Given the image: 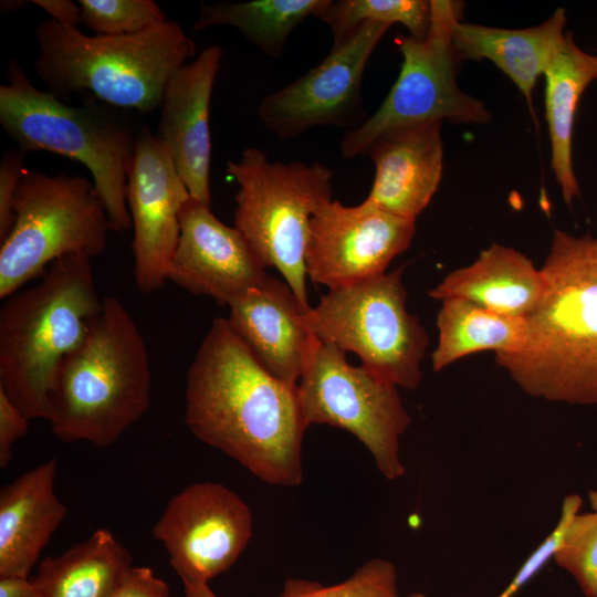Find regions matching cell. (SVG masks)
<instances>
[{
  "instance_id": "cell-1",
  "label": "cell",
  "mask_w": 597,
  "mask_h": 597,
  "mask_svg": "<svg viewBox=\"0 0 597 597\" xmlns=\"http://www.w3.org/2000/svg\"><path fill=\"white\" fill-rule=\"evenodd\" d=\"M185 422L195 437L265 483H302L308 427L297 385L270 374L227 318L212 322L189 366Z\"/></svg>"
},
{
  "instance_id": "cell-2",
  "label": "cell",
  "mask_w": 597,
  "mask_h": 597,
  "mask_svg": "<svg viewBox=\"0 0 597 597\" xmlns=\"http://www.w3.org/2000/svg\"><path fill=\"white\" fill-rule=\"evenodd\" d=\"M544 294L524 318L526 338L495 362L527 396L597 405V238L555 230Z\"/></svg>"
},
{
  "instance_id": "cell-3",
  "label": "cell",
  "mask_w": 597,
  "mask_h": 597,
  "mask_svg": "<svg viewBox=\"0 0 597 597\" xmlns=\"http://www.w3.org/2000/svg\"><path fill=\"white\" fill-rule=\"evenodd\" d=\"M150 389L146 342L125 305L106 296L86 339L55 375L46 421L64 442L105 448L146 413Z\"/></svg>"
},
{
  "instance_id": "cell-4",
  "label": "cell",
  "mask_w": 597,
  "mask_h": 597,
  "mask_svg": "<svg viewBox=\"0 0 597 597\" xmlns=\"http://www.w3.org/2000/svg\"><path fill=\"white\" fill-rule=\"evenodd\" d=\"M103 308L92 259L67 255L0 311V389L29 418L46 420L62 362L86 339Z\"/></svg>"
},
{
  "instance_id": "cell-5",
  "label": "cell",
  "mask_w": 597,
  "mask_h": 597,
  "mask_svg": "<svg viewBox=\"0 0 597 597\" xmlns=\"http://www.w3.org/2000/svg\"><path fill=\"white\" fill-rule=\"evenodd\" d=\"M34 67L48 92L85 94L124 111L159 109L172 75L196 54V44L172 20L132 35H87L44 20L35 30Z\"/></svg>"
},
{
  "instance_id": "cell-6",
  "label": "cell",
  "mask_w": 597,
  "mask_h": 597,
  "mask_svg": "<svg viewBox=\"0 0 597 597\" xmlns=\"http://www.w3.org/2000/svg\"><path fill=\"white\" fill-rule=\"evenodd\" d=\"M124 109L90 98L71 106L35 87L15 60L0 86V125L25 155L45 150L87 168L111 230L133 228L127 206V168L139 128Z\"/></svg>"
},
{
  "instance_id": "cell-7",
  "label": "cell",
  "mask_w": 597,
  "mask_h": 597,
  "mask_svg": "<svg viewBox=\"0 0 597 597\" xmlns=\"http://www.w3.org/2000/svg\"><path fill=\"white\" fill-rule=\"evenodd\" d=\"M238 184L234 227L262 263L276 269L308 312L305 251L310 221L332 200L333 171L320 163L270 161L259 148H245L227 163Z\"/></svg>"
},
{
  "instance_id": "cell-8",
  "label": "cell",
  "mask_w": 597,
  "mask_h": 597,
  "mask_svg": "<svg viewBox=\"0 0 597 597\" xmlns=\"http://www.w3.org/2000/svg\"><path fill=\"white\" fill-rule=\"evenodd\" d=\"M14 211L13 228L0 247V298L17 293L59 259H93L107 247L108 216L84 177L24 168Z\"/></svg>"
},
{
  "instance_id": "cell-9",
  "label": "cell",
  "mask_w": 597,
  "mask_h": 597,
  "mask_svg": "<svg viewBox=\"0 0 597 597\" xmlns=\"http://www.w3.org/2000/svg\"><path fill=\"white\" fill-rule=\"evenodd\" d=\"M428 35L415 39L399 34L395 43L402 56L399 75L378 109L341 142L344 158L366 155L380 136L429 122L485 124L491 113L485 104L464 93L457 82L461 61L453 30L462 19L463 2L432 0Z\"/></svg>"
},
{
  "instance_id": "cell-10",
  "label": "cell",
  "mask_w": 597,
  "mask_h": 597,
  "mask_svg": "<svg viewBox=\"0 0 597 597\" xmlns=\"http://www.w3.org/2000/svg\"><path fill=\"white\" fill-rule=\"evenodd\" d=\"M405 266L329 290L305 313L323 343L353 352L362 365L397 387L416 389L428 335L406 307Z\"/></svg>"
},
{
  "instance_id": "cell-11",
  "label": "cell",
  "mask_w": 597,
  "mask_h": 597,
  "mask_svg": "<svg viewBox=\"0 0 597 597\" xmlns=\"http://www.w3.org/2000/svg\"><path fill=\"white\" fill-rule=\"evenodd\" d=\"M303 418L353 433L371 453L389 481L401 478L405 465L399 441L411 425L398 387L366 367L350 365L345 352L321 342L297 383Z\"/></svg>"
},
{
  "instance_id": "cell-12",
  "label": "cell",
  "mask_w": 597,
  "mask_h": 597,
  "mask_svg": "<svg viewBox=\"0 0 597 597\" xmlns=\"http://www.w3.org/2000/svg\"><path fill=\"white\" fill-rule=\"evenodd\" d=\"M389 28L364 22L333 42L320 64L260 102V122L283 140L317 126H359L364 71Z\"/></svg>"
},
{
  "instance_id": "cell-13",
  "label": "cell",
  "mask_w": 597,
  "mask_h": 597,
  "mask_svg": "<svg viewBox=\"0 0 597 597\" xmlns=\"http://www.w3.org/2000/svg\"><path fill=\"white\" fill-rule=\"evenodd\" d=\"M252 534L249 506L214 482L193 483L172 496L153 527L184 586L208 584L228 570Z\"/></svg>"
},
{
  "instance_id": "cell-14",
  "label": "cell",
  "mask_w": 597,
  "mask_h": 597,
  "mask_svg": "<svg viewBox=\"0 0 597 597\" xmlns=\"http://www.w3.org/2000/svg\"><path fill=\"white\" fill-rule=\"evenodd\" d=\"M415 231L416 220L394 216L365 201L345 206L332 199L310 221L306 275L333 290L384 274L390 262L409 248Z\"/></svg>"
},
{
  "instance_id": "cell-15",
  "label": "cell",
  "mask_w": 597,
  "mask_h": 597,
  "mask_svg": "<svg viewBox=\"0 0 597 597\" xmlns=\"http://www.w3.org/2000/svg\"><path fill=\"white\" fill-rule=\"evenodd\" d=\"M127 206L134 230V277L151 293L167 281L179 238V214L190 193L167 147L156 134L139 128L127 168Z\"/></svg>"
},
{
  "instance_id": "cell-16",
  "label": "cell",
  "mask_w": 597,
  "mask_h": 597,
  "mask_svg": "<svg viewBox=\"0 0 597 597\" xmlns=\"http://www.w3.org/2000/svg\"><path fill=\"white\" fill-rule=\"evenodd\" d=\"M265 269L241 232L221 222L210 206L191 197L184 203L168 281L228 305L264 282L269 276Z\"/></svg>"
},
{
  "instance_id": "cell-17",
  "label": "cell",
  "mask_w": 597,
  "mask_h": 597,
  "mask_svg": "<svg viewBox=\"0 0 597 597\" xmlns=\"http://www.w3.org/2000/svg\"><path fill=\"white\" fill-rule=\"evenodd\" d=\"M231 328L275 378L296 386L321 341L285 281L272 276L228 304Z\"/></svg>"
},
{
  "instance_id": "cell-18",
  "label": "cell",
  "mask_w": 597,
  "mask_h": 597,
  "mask_svg": "<svg viewBox=\"0 0 597 597\" xmlns=\"http://www.w3.org/2000/svg\"><path fill=\"white\" fill-rule=\"evenodd\" d=\"M220 45L203 49L168 82L156 136L169 150L190 197L210 206V103L222 57Z\"/></svg>"
},
{
  "instance_id": "cell-19",
  "label": "cell",
  "mask_w": 597,
  "mask_h": 597,
  "mask_svg": "<svg viewBox=\"0 0 597 597\" xmlns=\"http://www.w3.org/2000/svg\"><path fill=\"white\" fill-rule=\"evenodd\" d=\"M442 122L392 130L367 149L375 166L365 202L416 220L438 190L443 170Z\"/></svg>"
},
{
  "instance_id": "cell-20",
  "label": "cell",
  "mask_w": 597,
  "mask_h": 597,
  "mask_svg": "<svg viewBox=\"0 0 597 597\" xmlns=\"http://www.w3.org/2000/svg\"><path fill=\"white\" fill-rule=\"evenodd\" d=\"M57 464L51 459L0 491V577H28L40 553L66 516L54 492Z\"/></svg>"
},
{
  "instance_id": "cell-21",
  "label": "cell",
  "mask_w": 597,
  "mask_h": 597,
  "mask_svg": "<svg viewBox=\"0 0 597 597\" xmlns=\"http://www.w3.org/2000/svg\"><path fill=\"white\" fill-rule=\"evenodd\" d=\"M566 22L563 8L543 23L524 29L460 21L453 30V43L461 60L491 61L515 84L532 112L534 87L565 42Z\"/></svg>"
},
{
  "instance_id": "cell-22",
  "label": "cell",
  "mask_w": 597,
  "mask_h": 597,
  "mask_svg": "<svg viewBox=\"0 0 597 597\" xmlns=\"http://www.w3.org/2000/svg\"><path fill=\"white\" fill-rule=\"evenodd\" d=\"M546 286L542 270L517 250L492 243L470 265L450 272L429 291L433 300L462 298L501 314L525 317Z\"/></svg>"
},
{
  "instance_id": "cell-23",
  "label": "cell",
  "mask_w": 597,
  "mask_h": 597,
  "mask_svg": "<svg viewBox=\"0 0 597 597\" xmlns=\"http://www.w3.org/2000/svg\"><path fill=\"white\" fill-rule=\"evenodd\" d=\"M543 76L551 168L565 203L570 206L580 192L573 160L576 113L583 94L597 80V52L584 51L568 31Z\"/></svg>"
},
{
  "instance_id": "cell-24",
  "label": "cell",
  "mask_w": 597,
  "mask_h": 597,
  "mask_svg": "<svg viewBox=\"0 0 597 597\" xmlns=\"http://www.w3.org/2000/svg\"><path fill=\"white\" fill-rule=\"evenodd\" d=\"M128 549L105 530L46 557L32 579L41 597H112L132 567Z\"/></svg>"
},
{
  "instance_id": "cell-25",
  "label": "cell",
  "mask_w": 597,
  "mask_h": 597,
  "mask_svg": "<svg viewBox=\"0 0 597 597\" xmlns=\"http://www.w3.org/2000/svg\"><path fill=\"white\" fill-rule=\"evenodd\" d=\"M441 302L437 315L438 344L431 355L434 371L473 353L511 354L523 346L526 338L524 317L501 314L462 298Z\"/></svg>"
},
{
  "instance_id": "cell-26",
  "label": "cell",
  "mask_w": 597,
  "mask_h": 597,
  "mask_svg": "<svg viewBox=\"0 0 597 597\" xmlns=\"http://www.w3.org/2000/svg\"><path fill=\"white\" fill-rule=\"evenodd\" d=\"M327 0L217 1L202 4L193 31L233 27L265 55H282L292 31L307 17H316Z\"/></svg>"
},
{
  "instance_id": "cell-27",
  "label": "cell",
  "mask_w": 597,
  "mask_h": 597,
  "mask_svg": "<svg viewBox=\"0 0 597 597\" xmlns=\"http://www.w3.org/2000/svg\"><path fill=\"white\" fill-rule=\"evenodd\" d=\"M331 29L334 42L364 22L404 25L410 36L425 39L431 21L426 0H327L316 14Z\"/></svg>"
},
{
  "instance_id": "cell-28",
  "label": "cell",
  "mask_w": 597,
  "mask_h": 597,
  "mask_svg": "<svg viewBox=\"0 0 597 597\" xmlns=\"http://www.w3.org/2000/svg\"><path fill=\"white\" fill-rule=\"evenodd\" d=\"M186 597H217L208 584L185 585ZM280 597H398L397 570L384 558H373L345 582L324 586L315 582L290 579Z\"/></svg>"
},
{
  "instance_id": "cell-29",
  "label": "cell",
  "mask_w": 597,
  "mask_h": 597,
  "mask_svg": "<svg viewBox=\"0 0 597 597\" xmlns=\"http://www.w3.org/2000/svg\"><path fill=\"white\" fill-rule=\"evenodd\" d=\"M82 23L96 35H132L165 22L153 0H78Z\"/></svg>"
},
{
  "instance_id": "cell-30",
  "label": "cell",
  "mask_w": 597,
  "mask_h": 597,
  "mask_svg": "<svg viewBox=\"0 0 597 597\" xmlns=\"http://www.w3.org/2000/svg\"><path fill=\"white\" fill-rule=\"evenodd\" d=\"M554 562L585 597H597V513L578 512L569 522Z\"/></svg>"
},
{
  "instance_id": "cell-31",
  "label": "cell",
  "mask_w": 597,
  "mask_h": 597,
  "mask_svg": "<svg viewBox=\"0 0 597 597\" xmlns=\"http://www.w3.org/2000/svg\"><path fill=\"white\" fill-rule=\"evenodd\" d=\"M583 500L578 494H568L564 498L558 521L551 533L527 556L517 569L511 582L496 597H514L528 584L551 561L563 541L570 520L580 512Z\"/></svg>"
},
{
  "instance_id": "cell-32",
  "label": "cell",
  "mask_w": 597,
  "mask_h": 597,
  "mask_svg": "<svg viewBox=\"0 0 597 597\" xmlns=\"http://www.w3.org/2000/svg\"><path fill=\"white\" fill-rule=\"evenodd\" d=\"M25 154L19 148L8 149L0 161V243L10 234L14 221V199Z\"/></svg>"
},
{
  "instance_id": "cell-33",
  "label": "cell",
  "mask_w": 597,
  "mask_h": 597,
  "mask_svg": "<svg viewBox=\"0 0 597 597\" xmlns=\"http://www.w3.org/2000/svg\"><path fill=\"white\" fill-rule=\"evenodd\" d=\"M29 418L0 389V468L6 469L13 458V446L28 432Z\"/></svg>"
},
{
  "instance_id": "cell-34",
  "label": "cell",
  "mask_w": 597,
  "mask_h": 597,
  "mask_svg": "<svg viewBox=\"0 0 597 597\" xmlns=\"http://www.w3.org/2000/svg\"><path fill=\"white\" fill-rule=\"evenodd\" d=\"M112 597H169V589L149 567L132 566Z\"/></svg>"
},
{
  "instance_id": "cell-35",
  "label": "cell",
  "mask_w": 597,
  "mask_h": 597,
  "mask_svg": "<svg viewBox=\"0 0 597 597\" xmlns=\"http://www.w3.org/2000/svg\"><path fill=\"white\" fill-rule=\"evenodd\" d=\"M31 3L44 10L52 20L61 24L77 27L82 22L81 8L71 0H32Z\"/></svg>"
},
{
  "instance_id": "cell-36",
  "label": "cell",
  "mask_w": 597,
  "mask_h": 597,
  "mask_svg": "<svg viewBox=\"0 0 597 597\" xmlns=\"http://www.w3.org/2000/svg\"><path fill=\"white\" fill-rule=\"evenodd\" d=\"M0 597H41L33 580L21 576L0 577Z\"/></svg>"
},
{
  "instance_id": "cell-37",
  "label": "cell",
  "mask_w": 597,
  "mask_h": 597,
  "mask_svg": "<svg viewBox=\"0 0 597 597\" xmlns=\"http://www.w3.org/2000/svg\"><path fill=\"white\" fill-rule=\"evenodd\" d=\"M28 3L27 1L21 0H4L1 1L0 8L2 12H14Z\"/></svg>"
},
{
  "instance_id": "cell-38",
  "label": "cell",
  "mask_w": 597,
  "mask_h": 597,
  "mask_svg": "<svg viewBox=\"0 0 597 597\" xmlns=\"http://www.w3.org/2000/svg\"><path fill=\"white\" fill-rule=\"evenodd\" d=\"M588 501H589L590 509H591L590 511L597 513V488L591 489L588 492Z\"/></svg>"
},
{
  "instance_id": "cell-39",
  "label": "cell",
  "mask_w": 597,
  "mask_h": 597,
  "mask_svg": "<svg viewBox=\"0 0 597 597\" xmlns=\"http://www.w3.org/2000/svg\"><path fill=\"white\" fill-rule=\"evenodd\" d=\"M407 597H427V596L421 591H413V593H410Z\"/></svg>"
}]
</instances>
